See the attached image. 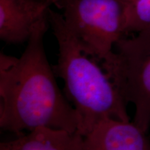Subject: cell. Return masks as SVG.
<instances>
[{
  "label": "cell",
  "instance_id": "cell-8",
  "mask_svg": "<svg viewBox=\"0 0 150 150\" xmlns=\"http://www.w3.org/2000/svg\"><path fill=\"white\" fill-rule=\"evenodd\" d=\"M125 32L138 33L150 27V0H125Z\"/></svg>",
  "mask_w": 150,
  "mask_h": 150
},
{
  "label": "cell",
  "instance_id": "cell-6",
  "mask_svg": "<svg viewBox=\"0 0 150 150\" xmlns=\"http://www.w3.org/2000/svg\"><path fill=\"white\" fill-rule=\"evenodd\" d=\"M146 134L131 120L104 119L83 136V150H150Z\"/></svg>",
  "mask_w": 150,
  "mask_h": 150
},
{
  "label": "cell",
  "instance_id": "cell-4",
  "mask_svg": "<svg viewBox=\"0 0 150 150\" xmlns=\"http://www.w3.org/2000/svg\"><path fill=\"white\" fill-rule=\"evenodd\" d=\"M102 67L127 103L134 106L133 122L147 133L150 127V27L115 45Z\"/></svg>",
  "mask_w": 150,
  "mask_h": 150
},
{
  "label": "cell",
  "instance_id": "cell-5",
  "mask_svg": "<svg viewBox=\"0 0 150 150\" xmlns=\"http://www.w3.org/2000/svg\"><path fill=\"white\" fill-rule=\"evenodd\" d=\"M53 0H0V38L10 44L29 40Z\"/></svg>",
  "mask_w": 150,
  "mask_h": 150
},
{
  "label": "cell",
  "instance_id": "cell-7",
  "mask_svg": "<svg viewBox=\"0 0 150 150\" xmlns=\"http://www.w3.org/2000/svg\"><path fill=\"white\" fill-rule=\"evenodd\" d=\"M11 150H83L79 131L41 127L8 142Z\"/></svg>",
  "mask_w": 150,
  "mask_h": 150
},
{
  "label": "cell",
  "instance_id": "cell-2",
  "mask_svg": "<svg viewBox=\"0 0 150 150\" xmlns=\"http://www.w3.org/2000/svg\"><path fill=\"white\" fill-rule=\"evenodd\" d=\"M48 20L59 46L54 71L64 82L67 99L78 115L81 134L84 136L104 119L130 121L127 103L104 68L67 28L62 14L50 8Z\"/></svg>",
  "mask_w": 150,
  "mask_h": 150
},
{
  "label": "cell",
  "instance_id": "cell-3",
  "mask_svg": "<svg viewBox=\"0 0 150 150\" xmlns=\"http://www.w3.org/2000/svg\"><path fill=\"white\" fill-rule=\"evenodd\" d=\"M67 28L86 53L104 61L126 34L125 0H55Z\"/></svg>",
  "mask_w": 150,
  "mask_h": 150
},
{
  "label": "cell",
  "instance_id": "cell-1",
  "mask_svg": "<svg viewBox=\"0 0 150 150\" xmlns=\"http://www.w3.org/2000/svg\"><path fill=\"white\" fill-rule=\"evenodd\" d=\"M49 24L47 13L20 58L0 55V127L18 136L41 127L79 131L76 110L60 90L45 51Z\"/></svg>",
  "mask_w": 150,
  "mask_h": 150
},
{
  "label": "cell",
  "instance_id": "cell-9",
  "mask_svg": "<svg viewBox=\"0 0 150 150\" xmlns=\"http://www.w3.org/2000/svg\"><path fill=\"white\" fill-rule=\"evenodd\" d=\"M0 150H11L8 142H1L0 144Z\"/></svg>",
  "mask_w": 150,
  "mask_h": 150
},
{
  "label": "cell",
  "instance_id": "cell-10",
  "mask_svg": "<svg viewBox=\"0 0 150 150\" xmlns=\"http://www.w3.org/2000/svg\"><path fill=\"white\" fill-rule=\"evenodd\" d=\"M54 1H55V0H53V4H54Z\"/></svg>",
  "mask_w": 150,
  "mask_h": 150
}]
</instances>
